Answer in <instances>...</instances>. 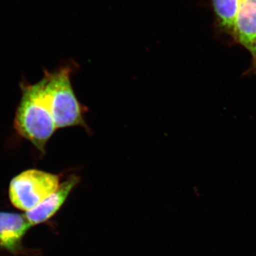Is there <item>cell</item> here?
Instances as JSON below:
<instances>
[{
  "instance_id": "6da1fadb",
  "label": "cell",
  "mask_w": 256,
  "mask_h": 256,
  "mask_svg": "<svg viewBox=\"0 0 256 256\" xmlns=\"http://www.w3.org/2000/svg\"><path fill=\"white\" fill-rule=\"evenodd\" d=\"M21 89L22 98L14 120L15 130L44 153L47 142L57 129L45 92L44 79L35 84L23 82Z\"/></svg>"
},
{
  "instance_id": "7a4b0ae2",
  "label": "cell",
  "mask_w": 256,
  "mask_h": 256,
  "mask_svg": "<svg viewBox=\"0 0 256 256\" xmlns=\"http://www.w3.org/2000/svg\"><path fill=\"white\" fill-rule=\"evenodd\" d=\"M70 76L69 67L52 73L44 70L45 92L57 129L74 126L86 127L82 106L74 94Z\"/></svg>"
},
{
  "instance_id": "3957f363",
  "label": "cell",
  "mask_w": 256,
  "mask_h": 256,
  "mask_svg": "<svg viewBox=\"0 0 256 256\" xmlns=\"http://www.w3.org/2000/svg\"><path fill=\"white\" fill-rule=\"evenodd\" d=\"M60 186L58 175L36 169L26 170L12 180L10 200L18 210L28 212L54 193Z\"/></svg>"
},
{
  "instance_id": "277c9868",
  "label": "cell",
  "mask_w": 256,
  "mask_h": 256,
  "mask_svg": "<svg viewBox=\"0 0 256 256\" xmlns=\"http://www.w3.org/2000/svg\"><path fill=\"white\" fill-rule=\"evenodd\" d=\"M32 227L25 215L0 212V247L12 254L22 252L24 236Z\"/></svg>"
},
{
  "instance_id": "5b68a950",
  "label": "cell",
  "mask_w": 256,
  "mask_h": 256,
  "mask_svg": "<svg viewBox=\"0 0 256 256\" xmlns=\"http://www.w3.org/2000/svg\"><path fill=\"white\" fill-rule=\"evenodd\" d=\"M78 176L72 175L63 183L60 184L58 190L41 204L26 212V218L33 226L46 222L50 220L63 206L70 192L79 183Z\"/></svg>"
},
{
  "instance_id": "8992f818",
  "label": "cell",
  "mask_w": 256,
  "mask_h": 256,
  "mask_svg": "<svg viewBox=\"0 0 256 256\" xmlns=\"http://www.w3.org/2000/svg\"><path fill=\"white\" fill-rule=\"evenodd\" d=\"M232 36L249 52L252 50L256 42V0H240Z\"/></svg>"
},
{
  "instance_id": "52a82bcc",
  "label": "cell",
  "mask_w": 256,
  "mask_h": 256,
  "mask_svg": "<svg viewBox=\"0 0 256 256\" xmlns=\"http://www.w3.org/2000/svg\"><path fill=\"white\" fill-rule=\"evenodd\" d=\"M240 0H212L220 28L232 36Z\"/></svg>"
},
{
  "instance_id": "ba28073f",
  "label": "cell",
  "mask_w": 256,
  "mask_h": 256,
  "mask_svg": "<svg viewBox=\"0 0 256 256\" xmlns=\"http://www.w3.org/2000/svg\"><path fill=\"white\" fill-rule=\"evenodd\" d=\"M252 56V64L250 68L246 72V74H256V42L254 46L250 50Z\"/></svg>"
}]
</instances>
